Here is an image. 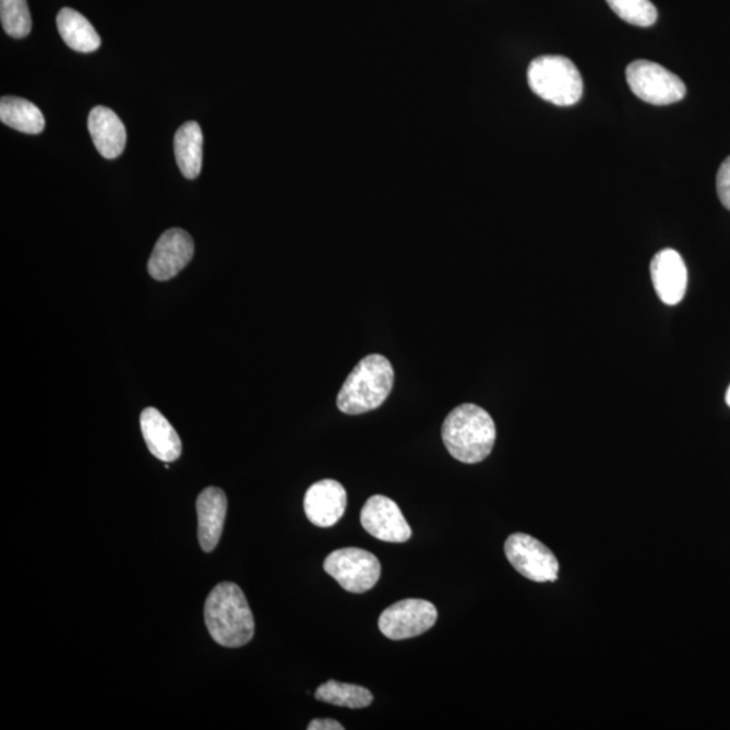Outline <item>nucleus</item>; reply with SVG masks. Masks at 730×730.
<instances>
[{"mask_svg": "<svg viewBox=\"0 0 730 730\" xmlns=\"http://www.w3.org/2000/svg\"><path fill=\"white\" fill-rule=\"evenodd\" d=\"M192 256V237L182 229H169L153 249L148 263L149 275L158 282L171 280L189 265Z\"/></svg>", "mask_w": 730, "mask_h": 730, "instance_id": "nucleus-10", "label": "nucleus"}, {"mask_svg": "<svg viewBox=\"0 0 730 730\" xmlns=\"http://www.w3.org/2000/svg\"><path fill=\"white\" fill-rule=\"evenodd\" d=\"M361 525L367 534L386 542H406L410 540L411 528L393 500L384 495L368 498L361 508Z\"/></svg>", "mask_w": 730, "mask_h": 730, "instance_id": "nucleus-9", "label": "nucleus"}, {"mask_svg": "<svg viewBox=\"0 0 730 730\" xmlns=\"http://www.w3.org/2000/svg\"><path fill=\"white\" fill-rule=\"evenodd\" d=\"M443 441L451 456L466 464H477L494 448L496 428L482 407L464 404L452 410L443 423Z\"/></svg>", "mask_w": 730, "mask_h": 730, "instance_id": "nucleus-2", "label": "nucleus"}, {"mask_svg": "<svg viewBox=\"0 0 730 730\" xmlns=\"http://www.w3.org/2000/svg\"><path fill=\"white\" fill-rule=\"evenodd\" d=\"M0 121L26 134H39L45 129L41 110L32 101L16 96H3L0 100Z\"/></svg>", "mask_w": 730, "mask_h": 730, "instance_id": "nucleus-18", "label": "nucleus"}, {"mask_svg": "<svg viewBox=\"0 0 730 730\" xmlns=\"http://www.w3.org/2000/svg\"><path fill=\"white\" fill-rule=\"evenodd\" d=\"M650 276L660 301L675 306L682 302L687 288V267L681 254L663 249L650 263Z\"/></svg>", "mask_w": 730, "mask_h": 730, "instance_id": "nucleus-12", "label": "nucleus"}, {"mask_svg": "<svg viewBox=\"0 0 730 730\" xmlns=\"http://www.w3.org/2000/svg\"><path fill=\"white\" fill-rule=\"evenodd\" d=\"M58 29L64 43L76 52L92 53L100 47V37L86 16L65 8L58 15Z\"/></svg>", "mask_w": 730, "mask_h": 730, "instance_id": "nucleus-16", "label": "nucleus"}, {"mask_svg": "<svg viewBox=\"0 0 730 730\" xmlns=\"http://www.w3.org/2000/svg\"><path fill=\"white\" fill-rule=\"evenodd\" d=\"M727 404L730 407V386H729L728 393H727Z\"/></svg>", "mask_w": 730, "mask_h": 730, "instance_id": "nucleus-24", "label": "nucleus"}, {"mask_svg": "<svg viewBox=\"0 0 730 730\" xmlns=\"http://www.w3.org/2000/svg\"><path fill=\"white\" fill-rule=\"evenodd\" d=\"M140 426L151 454L158 460L172 463L182 455V441L177 430L155 407H146L141 412Z\"/></svg>", "mask_w": 730, "mask_h": 730, "instance_id": "nucleus-14", "label": "nucleus"}, {"mask_svg": "<svg viewBox=\"0 0 730 730\" xmlns=\"http://www.w3.org/2000/svg\"><path fill=\"white\" fill-rule=\"evenodd\" d=\"M531 92L549 104L573 106L583 95V79L578 68L564 56H541L528 68Z\"/></svg>", "mask_w": 730, "mask_h": 730, "instance_id": "nucleus-4", "label": "nucleus"}, {"mask_svg": "<svg viewBox=\"0 0 730 730\" xmlns=\"http://www.w3.org/2000/svg\"><path fill=\"white\" fill-rule=\"evenodd\" d=\"M3 29L13 38H25L32 31V16L26 0H0Z\"/></svg>", "mask_w": 730, "mask_h": 730, "instance_id": "nucleus-20", "label": "nucleus"}, {"mask_svg": "<svg viewBox=\"0 0 730 730\" xmlns=\"http://www.w3.org/2000/svg\"><path fill=\"white\" fill-rule=\"evenodd\" d=\"M607 2L627 24L648 27L658 20V10L650 0H607Z\"/></svg>", "mask_w": 730, "mask_h": 730, "instance_id": "nucleus-21", "label": "nucleus"}, {"mask_svg": "<svg viewBox=\"0 0 730 730\" xmlns=\"http://www.w3.org/2000/svg\"><path fill=\"white\" fill-rule=\"evenodd\" d=\"M626 81L633 94L650 105L677 104L686 95V86L675 73L648 60H636L627 65Z\"/></svg>", "mask_w": 730, "mask_h": 730, "instance_id": "nucleus-6", "label": "nucleus"}, {"mask_svg": "<svg viewBox=\"0 0 730 730\" xmlns=\"http://www.w3.org/2000/svg\"><path fill=\"white\" fill-rule=\"evenodd\" d=\"M198 539L203 551L213 552L223 536L228 498L218 487H207L198 496Z\"/></svg>", "mask_w": 730, "mask_h": 730, "instance_id": "nucleus-13", "label": "nucleus"}, {"mask_svg": "<svg viewBox=\"0 0 730 730\" xmlns=\"http://www.w3.org/2000/svg\"><path fill=\"white\" fill-rule=\"evenodd\" d=\"M347 502V491L342 483L333 479L320 480L306 492L304 513L311 524L331 528L343 518Z\"/></svg>", "mask_w": 730, "mask_h": 730, "instance_id": "nucleus-11", "label": "nucleus"}, {"mask_svg": "<svg viewBox=\"0 0 730 730\" xmlns=\"http://www.w3.org/2000/svg\"><path fill=\"white\" fill-rule=\"evenodd\" d=\"M88 130L96 149L107 160L120 157L127 146V129L109 107L96 106L88 116Z\"/></svg>", "mask_w": 730, "mask_h": 730, "instance_id": "nucleus-15", "label": "nucleus"}, {"mask_svg": "<svg viewBox=\"0 0 730 730\" xmlns=\"http://www.w3.org/2000/svg\"><path fill=\"white\" fill-rule=\"evenodd\" d=\"M394 368L382 355H370L355 367L337 396L339 411L364 415L381 407L394 386Z\"/></svg>", "mask_w": 730, "mask_h": 730, "instance_id": "nucleus-3", "label": "nucleus"}, {"mask_svg": "<svg viewBox=\"0 0 730 730\" xmlns=\"http://www.w3.org/2000/svg\"><path fill=\"white\" fill-rule=\"evenodd\" d=\"M324 570L339 586L354 594H363L381 579L382 565L375 554L360 548H343L325 559Z\"/></svg>", "mask_w": 730, "mask_h": 730, "instance_id": "nucleus-5", "label": "nucleus"}, {"mask_svg": "<svg viewBox=\"0 0 730 730\" xmlns=\"http://www.w3.org/2000/svg\"><path fill=\"white\" fill-rule=\"evenodd\" d=\"M717 192L723 207L730 211V156L721 164L717 173Z\"/></svg>", "mask_w": 730, "mask_h": 730, "instance_id": "nucleus-22", "label": "nucleus"}, {"mask_svg": "<svg viewBox=\"0 0 730 730\" xmlns=\"http://www.w3.org/2000/svg\"><path fill=\"white\" fill-rule=\"evenodd\" d=\"M315 699L349 709H364L372 704L373 695L370 690L358 684L327 681L316 689Z\"/></svg>", "mask_w": 730, "mask_h": 730, "instance_id": "nucleus-19", "label": "nucleus"}, {"mask_svg": "<svg viewBox=\"0 0 730 730\" xmlns=\"http://www.w3.org/2000/svg\"><path fill=\"white\" fill-rule=\"evenodd\" d=\"M438 609L423 599H404L383 611L379 617V630L390 639L412 638L432 630L438 621Z\"/></svg>", "mask_w": 730, "mask_h": 730, "instance_id": "nucleus-8", "label": "nucleus"}, {"mask_svg": "<svg viewBox=\"0 0 730 730\" xmlns=\"http://www.w3.org/2000/svg\"><path fill=\"white\" fill-rule=\"evenodd\" d=\"M309 730H344V726L332 718H319L309 723Z\"/></svg>", "mask_w": 730, "mask_h": 730, "instance_id": "nucleus-23", "label": "nucleus"}, {"mask_svg": "<svg viewBox=\"0 0 730 730\" xmlns=\"http://www.w3.org/2000/svg\"><path fill=\"white\" fill-rule=\"evenodd\" d=\"M508 563L526 579L537 583L554 582L559 562L551 549L529 535L514 534L505 542Z\"/></svg>", "mask_w": 730, "mask_h": 730, "instance_id": "nucleus-7", "label": "nucleus"}, {"mask_svg": "<svg viewBox=\"0 0 730 730\" xmlns=\"http://www.w3.org/2000/svg\"><path fill=\"white\" fill-rule=\"evenodd\" d=\"M203 134L200 124L186 122L175 135V156L180 172L187 179H196L202 171Z\"/></svg>", "mask_w": 730, "mask_h": 730, "instance_id": "nucleus-17", "label": "nucleus"}, {"mask_svg": "<svg viewBox=\"0 0 730 730\" xmlns=\"http://www.w3.org/2000/svg\"><path fill=\"white\" fill-rule=\"evenodd\" d=\"M205 622L214 642L226 648L243 647L254 636L252 610L236 583H219L208 594Z\"/></svg>", "mask_w": 730, "mask_h": 730, "instance_id": "nucleus-1", "label": "nucleus"}]
</instances>
